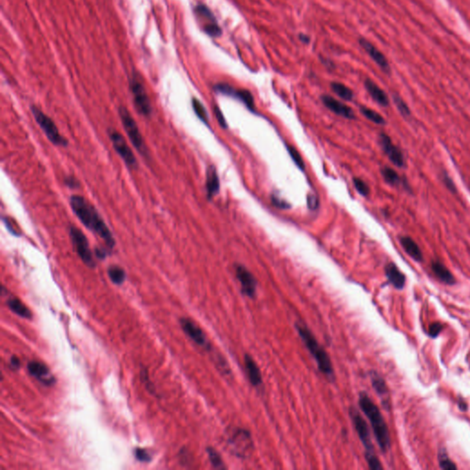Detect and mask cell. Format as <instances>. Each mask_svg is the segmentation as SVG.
Instances as JSON below:
<instances>
[{
    "mask_svg": "<svg viewBox=\"0 0 470 470\" xmlns=\"http://www.w3.org/2000/svg\"><path fill=\"white\" fill-rule=\"evenodd\" d=\"M134 455H135L136 459L140 462L147 463V462L151 461V457H150V455L148 454V452H147L145 449L136 448L135 451H134Z\"/></svg>",
    "mask_w": 470,
    "mask_h": 470,
    "instance_id": "74e56055",
    "label": "cell"
},
{
    "mask_svg": "<svg viewBox=\"0 0 470 470\" xmlns=\"http://www.w3.org/2000/svg\"><path fill=\"white\" fill-rule=\"evenodd\" d=\"M130 89L133 95V104L138 113L148 118L153 113L151 101L145 87L137 76H133L130 80Z\"/></svg>",
    "mask_w": 470,
    "mask_h": 470,
    "instance_id": "ba28073f",
    "label": "cell"
},
{
    "mask_svg": "<svg viewBox=\"0 0 470 470\" xmlns=\"http://www.w3.org/2000/svg\"><path fill=\"white\" fill-rule=\"evenodd\" d=\"M69 204L79 220L92 233L101 237L105 242L106 247L112 250L116 245L114 236L96 208L84 196L78 195L71 196Z\"/></svg>",
    "mask_w": 470,
    "mask_h": 470,
    "instance_id": "6da1fadb",
    "label": "cell"
},
{
    "mask_svg": "<svg viewBox=\"0 0 470 470\" xmlns=\"http://www.w3.org/2000/svg\"><path fill=\"white\" fill-rule=\"evenodd\" d=\"M393 101H394V103L395 105L397 107L398 110L401 112V114L404 117H409L411 116V110L409 109V107L407 105L406 103L404 102V101L402 100V97L400 96H398L396 94L393 95Z\"/></svg>",
    "mask_w": 470,
    "mask_h": 470,
    "instance_id": "e575fe53",
    "label": "cell"
},
{
    "mask_svg": "<svg viewBox=\"0 0 470 470\" xmlns=\"http://www.w3.org/2000/svg\"><path fill=\"white\" fill-rule=\"evenodd\" d=\"M214 113L215 116H216V119L218 120L219 125L224 129L228 128V124L226 122V119L224 118V114H222L221 110H219L218 106H214Z\"/></svg>",
    "mask_w": 470,
    "mask_h": 470,
    "instance_id": "7bdbcfd3",
    "label": "cell"
},
{
    "mask_svg": "<svg viewBox=\"0 0 470 470\" xmlns=\"http://www.w3.org/2000/svg\"><path fill=\"white\" fill-rule=\"evenodd\" d=\"M379 144L382 148L385 155L388 156V159L391 161L392 164H395L398 167L404 166V156L402 155V151L393 143L391 139L385 133L379 134Z\"/></svg>",
    "mask_w": 470,
    "mask_h": 470,
    "instance_id": "5bb4252c",
    "label": "cell"
},
{
    "mask_svg": "<svg viewBox=\"0 0 470 470\" xmlns=\"http://www.w3.org/2000/svg\"><path fill=\"white\" fill-rule=\"evenodd\" d=\"M296 329L300 337L302 338V342H304L307 349L314 358L319 371L326 378L330 379H334V370L331 358L324 347L317 341L311 330L307 328L305 325L300 324H296Z\"/></svg>",
    "mask_w": 470,
    "mask_h": 470,
    "instance_id": "3957f363",
    "label": "cell"
},
{
    "mask_svg": "<svg viewBox=\"0 0 470 470\" xmlns=\"http://www.w3.org/2000/svg\"><path fill=\"white\" fill-rule=\"evenodd\" d=\"M354 186L361 196H366L369 194L370 189L368 185L360 178H355L353 179Z\"/></svg>",
    "mask_w": 470,
    "mask_h": 470,
    "instance_id": "8d00e7d4",
    "label": "cell"
},
{
    "mask_svg": "<svg viewBox=\"0 0 470 470\" xmlns=\"http://www.w3.org/2000/svg\"><path fill=\"white\" fill-rule=\"evenodd\" d=\"M108 275L109 278L112 283L115 285H121L125 281L126 279V274L120 266L119 265H111L108 269Z\"/></svg>",
    "mask_w": 470,
    "mask_h": 470,
    "instance_id": "83f0119b",
    "label": "cell"
},
{
    "mask_svg": "<svg viewBox=\"0 0 470 470\" xmlns=\"http://www.w3.org/2000/svg\"><path fill=\"white\" fill-rule=\"evenodd\" d=\"M458 406H459V409H460L461 411H466V410H467V405H466L465 401H463L462 399H460V400L458 401Z\"/></svg>",
    "mask_w": 470,
    "mask_h": 470,
    "instance_id": "681fc988",
    "label": "cell"
},
{
    "mask_svg": "<svg viewBox=\"0 0 470 470\" xmlns=\"http://www.w3.org/2000/svg\"><path fill=\"white\" fill-rule=\"evenodd\" d=\"M10 366L13 369H18L20 366V361L18 358V356H13L10 358Z\"/></svg>",
    "mask_w": 470,
    "mask_h": 470,
    "instance_id": "7dc6e473",
    "label": "cell"
},
{
    "mask_svg": "<svg viewBox=\"0 0 470 470\" xmlns=\"http://www.w3.org/2000/svg\"><path fill=\"white\" fill-rule=\"evenodd\" d=\"M358 402L361 410L369 420L380 450L383 453L387 452L390 448V436L388 426L379 411V407L375 404L374 402L365 393H361Z\"/></svg>",
    "mask_w": 470,
    "mask_h": 470,
    "instance_id": "7a4b0ae2",
    "label": "cell"
},
{
    "mask_svg": "<svg viewBox=\"0 0 470 470\" xmlns=\"http://www.w3.org/2000/svg\"><path fill=\"white\" fill-rule=\"evenodd\" d=\"M69 235L71 242L73 243V249L77 252L80 259L83 261V263L88 267L94 268L96 266V263L89 248V242L87 241L86 235L79 229L73 225L69 228Z\"/></svg>",
    "mask_w": 470,
    "mask_h": 470,
    "instance_id": "9c48e42d",
    "label": "cell"
},
{
    "mask_svg": "<svg viewBox=\"0 0 470 470\" xmlns=\"http://www.w3.org/2000/svg\"><path fill=\"white\" fill-rule=\"evenodd\" d=\"M108 134L110 142H112V146L114 148L115 151L119 155V157L123 160L125 164L130 169H137V159L132 151L131 147L129 146L126 140L122 136V134L117 132L114 129L110 128L108 130Z\"/></svg>",
    "mask_w": 470,
    "mask_h": 470,
    "instance_id": "30bf717a",
    "label": "cell"
},
{
    "mask_svg": "<svg viewBox=\"0 0 470 470\" xmlns=\"http://www.w3.org/2000/svg\"><path fill=\"white\" fill-rule=\"evenodd\" d=\"M228 443L236 457L246 458L254 448L251 434L243 428H233L228 434Z\"/></svg>",
    "mask_w": 470,
    "mask_h": 470,
    "instance_id": "52a82bcc",
    "label": "cell"
},
{
    "mask_svg": "<svg viewBox=\"0 0 470 470\" xmlns=\"http://www.w3.org/2000/svg\"><path fill=\"white\" fill-rule=\"evenodd\" d=\"M371 381H372V386L375 388L376 392L379 394L380 397L382 398L384 403H387L385 399H388V390L387 388V385L385 383L384 380L379 374L377 373H372L371 374Z\"/></svg>",
    "mask_w": 470,
    "mask_h": 470,
    "instance_id": "d4e9b609",
    "label": "cell"
},
{
    "mask_svg": "<svg viewBox=\"0 0 470 470\" xmlns=\"http://www.w3.org/2000/svg\"><path fill=\"white\" fill-rule=\"evenodd\" d=\"M194 11L199 18L206 21L204 25L209 24V23L217 22V19L215 18L214 15L206 5H196Z\"/></svg>",
    "mask_w": 470,
    "mask_h": 470,
    "instance_id": "484cf974",
    "label": "cell"
},
{
    "mask_svg": "<svg viewBox=\"0 0 470 470\" xmlns=\"http://www.w3.org/2000/svg\"><path fill=\"white\" fill-rule=\"evenodd\" d=\"M244 366L247 378L254 387H259L263 383V377L260 368L255 359L250 355H244Z\"/></svg>",
    "mask_w": 470,
    "mask_h": 470,
    "instance_id": "ac0fdd59",
    "label": "cell"
},
{
    "mask_svg": "<svg viewBox=\"0 0 470 470\" xmlns=\"http://www.w3.org/2000/svg\"><path fill=\"white\" fill-rule=\"evenodd\" d=\"M287 150H288V155L292 158L293 162L296 164L298 167L301 169V170H304V168H305L304 161L302 159V156H301V154L298 152L297 149L291 146V145H287Z\"/></svg>",
    "mask_w": 470,
    "mask_h": 470,
    "instance_id": "d6a6232c",
    "label": "cell"
},
{
    "mask_svg": "<svg viewBox=\"0 0 470 470\" xmlns=\"http://www.w3.org/2000/svg\"><path fill=\"white\" fill-rule=\"evenodd\" d=\"M307 201H308V207L311 209V210H316L318 207H319V200L318 197L313 195V194H310L308 197H307Z\"/></svg>",
    "mask_w": 470,
    "mask_h": 470,
    "instance_id": "f6af8a7d",
    "label": "cell"
},
{
    "mask_svg": "<svg viewBox=\"0 0 470 470\" xmlns=\"http://www.w3.org/2000/svg\"><path fill=\"white\" fill-rule=\"evenodd\" d=\"M321 101H323V103L327 109H329L331 111H333V113L341 116L342 118H345V119H353L356 118V115L354 113V111H353L351 108H349L348 106L343 104L340 101H338L335 98H333L332 96L324 95V96H321Z\"/></svg>",
    "mask_w": 470,
    "mask_h": 470,
    "instance_id": "2e32d148",
    "label": "cell"
},
{
    "mask_svg": "<svg viewBox=\"0 0 470 470\" xmlns=\"http://www.w3.org/2000/svg\"><path fill=\"white\" fill-rule=\"evenodd\" d=\"M64 184L66 187H68L69 188L71 189H73V188H79L81 184L78 181L77 178H75L73 176H67L65 177L64 179Z\"/></svg>",
    "mask_w": 470,
    "mask_h": 470,
    "instance_id": "b9f144b4",
    "label": "cell"
},
{
    "mask_svg": "<svg viewBox=\"0 0 470 470\" xmlns=\"http://www.w3.org/2000/svg\"><path fill=\"white\" fill-rule=\"evenodd\" d=\"M33 118L36 120L37 124L41 127L47 139L56 146L66 147L68 145V141L60 133L56 124L49 116L42 112L36 106L31 107Z\"/></svg>",
    "mask_w": 470,
    "mask_h": 470,
    "instance_id": "8992f818",
    "label": "cell"
},
{
    "mask_svg": "<svg viewBox=\"0 0 470 470\" xmlns=\"http://www.w3.org/2000/svg\"><path fill=\"white\" fill-rule=\"evenodd\" d=\"M192 108H193L194 112L196 113V117L201 119L203 123H205L206 125L209 126V116L207 113L205 107L196 97H194L192 100Z\"/></svg>",
    "mask_w": 470,
    "mask_h": 470,
    "instance_id": "f546056e",
    "label": "cell"
},
{
    "mask_svg": "<svg viewBox=\"0 0 470 470\" xmlns=\"http://www.w3.org/2000/svg\"><path fill=\"white\" fill-rule=\"evenodd\" d=\"M7 304L10 309V311H13L14 313L25 319H32V311L29 310V308L20 300H18L17 298H10L9 300H8Z\"/></svg>",
    "mask_w": 470,
    "mask_h": 470,
    "instance_id": "cb8c5ba5",
    "label": "cell"
},
{
    "mask_svg": "<svg viewBox=\"0 0 470 470\" xmlns=\"http://www.w3.org/2000/svg\"><path fill=\"white\" fill-rule=\"evenodd\" d=\"M385 273L389 283L397 289H402L406 283V277L394 263H388L385 267Z\"/></svg>",
    "mask_w": 470,
    "mask_h": 470,
    "instance_id": "d6986e66",
    "label": "cell"
},
{
    "mask_svg": "<svg viewBox=\"0 0 470 470\" xmlns=\"http://www.w3.org/2000/svg\"><path fill=\"white\" fill-rule=\"evenodd\" d=\"M442 330H443V324L440 323H434L430 325L428 333L432 338L437 337L440 333L442 332Z\"/></svg>",
    "mask_w": 470,
    "mask_h": 470,
    "instance_id": "ab89813d",
    "label": "cell"
},
{
    "mask_svg": "<svg viewBox=\"0 0 470 470\" xmlns=\"http://www.w3.org/2000/svg\"><path fill=\"white\" fill-rule=\"evenodd\" d=\"M207 453H208V456H209L210 464L214 468H216V469H225L226 468L220 455H219L218 451L215 450L214 448H207Z\"/></svg>",
    "mask_w": 470,
    "mask_h": 470,
    "instance_id": "4dcf8cb0",
    "label": "cell"
},
{
    "mask_svg": "<svg viewBox=\"0 0 470 470\" xmlns=\"http://www.w3.org/2000/svg\"><path fill=\"white\" fill-rule=\"evenodd\" d=\"M359 44L383 72L386 73H390V66L388 64V60L386 59L385 55L379 49H377L370 41L365 40L364 38H361L359 40Z\"/></svg>",
    "mask_w": 470,
    "mask_h": 470,
    "instance_id": "9a60e30c",
    "label": "cell"
},
{
    "mask_svg": "<svg viewBox=\"0 0 470 470\" xmlns=\"http://www.w3.org/2000/svg\"><path fill=\"white\" fill-rule=\"evenodd\" d=\"M299 38H300L301 41H302V42H303V43H305V44L309 43V42L311 41L310 37L308 36V35H306V34H303V33H301V34L299 35Z\"/></svg>",
    "mask_w": 470,
    "mask_h": 470,
    "instance_id": "c3c4849f",
    "label": "cell"
},
{
    "mask_svg": "<svg viewBox=\"0 0 470 470\" xmlns=\"http://www.w3.org/2000/svg\"><path fill=\"white\" fill-rule=\"evenodd\" d=\"M206 190H207V196L209 200H211L219 191V176L213 165H210L207 169Z\"/></svg>",
    "mask_w": 470,
    "mask_h": 470,
    "instance_id": "ffe728a7",
    "label": "cell"
},
{
    "mask_svg": "<svg viewBox=\"0 0 470 470\" xmlns=\"http://www.w3.org/2000/svg\"><path fill=\"white\" fill-rule=\"evenodd\" d=\"M110 252L111 250H110L108 247H96L95 255H96V258L103 260L110 255Z\"/></svg>",
    "mask_w": 470,
    "mask_h": 470,
    "instance_id": "ee69618b",
    "label": "cell"
},
{
    "mask_svg": "<svg viewBox=\"0 0 470 470\" xmlns=\"http://www.w3.org/2000/svg\"><path fill=\"white\" fill-rule=\"evenodd\" d=\"M214 90L218 92L219 94H222L225 96H232L236 98L238 101L242 102L244 105L246 106L247 109L255 112L256 111V107H255V100L254 96L252 95L251 92L247 89H235L234 87L230 86L226 83H219L215 85Z\"/></svg>",
    "mask_w": 470,
    "mask_h": 470,
    "instance_id": "8fae6325",
    "label": "cell"
},
{
    "mask_svg": "<svg viewBox=\"0 0 470 470\" xmlns=\"http://www.w3.org/2000/svg\"><path fill=\"white\" fill-rule=\"evenodd\" d=\"M400 242L402 244V248L404 249V251L406 252L413 260H415L416 262L423 261L424 259L423 252L412 238L409 237V236H402L400 239Z\"/></svg>",
    "mask_w": 470,
    "mask_h": 470,
    "instance_id": "603a6c76",
    "label": "cell"
},
{
    "mask_svg": "<svg viewBox=\"0 0 470 470\" xmlns=\"http://www.w3.org/2000/svg\"><path fill=\"white\" fill-rule=\"evenodd\" d=\"M203 31L206 34H208L209 36L212 37V38H218V37L221 36L222 34L221 28L219 27V24L217 22L209 23V24L203 25Z\"/></svg>",
    "mask_w": 470,
    "mask_h": 470,
    "instance_id": "836d02e7",
    "label": "cell"
},
{
    "mask_svg": "<svg viewBox=\"0 0 470 470\" xmlns=\"http://www.w3.org/2000/svg\"><path fill=\"white\" fill-rule=\"evenodd\" d=\"M180 325L182 327L183 331L188 337L191 339L193 342H196L197 345L205 348L208 351L211 350V347H210L208 339L206 337L205 333L193 320L182 318L180 319Z\"/></svg>",
    "mask_w": 470,
    "mask_h": 470,
    "instance_id": "7c38bea8",
    "label": "cell"
},
{
    "mask_svg": "<svg viewBox=\"0 0 470 470\" xmlns=\"http://www.w3.org/2000/svg\"><path fill=\"white\" fill-rule=\"evenodd\" d=\"M3 221H4L5 224H6V227L9 230V233H12L15 236H20V235H21L18 230H16V229H14L13 227H12V225H11L12 222H11V220H10L8 217H3Z\"/></svg>",
    "mask_w": 470,
    "mask_h": 470,
    "instance_id": "bcb514c9",
    "label": "cell"
},
{
    "mask_svg": "<svg viewBox=\"0 0 470 470\" xmlns=\"http://www.w3.org/2000/svg\"><path fill=\"white\" fill-rule=\"evenodd\" d=\"M271 201H272L273 205L276 206L279 209H281V210H286V209L290 208V205L288 204L287 201H283L282 199H280V197L276 196V195H273V196H271Z\"/></svg>",
    "mask_w": 470,
    "mask_h": 470,
    "instance_id": "60d3db41",
    "label": "cell"
},
{
    "mask_svg": "<svg viewBox=\"0 0 470 470\" xmlns=\"http://www.w3.org/2000/svg\"><path fill=\"white\" fill-rule=\"evenodd\" d=\"M381 175L383 177L384 180L391 186H399L403 183L402 178L398 175L397 172L394 169L388 167V166H385L381 169Z\"/></svg>",
    "mask_w": 470,
    "mask_h": 470,
    "instance_id": "f1b7e54d",
    "label": "cell"
},
{
    "mask_svg": "<svg viewBox=\"0 0 470 470\" xmlns=\"http://www.w3.org/2000/svg\"><path fill=\"white\" fill-rule=\"evenodd\" d=\"M235 275L238 281L241 284L242 292L250 299L256 297V280L254 275L246 267L241 265L235 266Z\"/></svg>",
    "mask_w": 470,
    "mask_h": 470,
    "instance_id": "4fadbf2b",
    "label": "cell"
},
{
    "mask_svg": "<svg viewBox=\"0 0 470 470\" xmlns=\"http://www.w3.org/2000/svg\"><path fill=\"white\" fill-rule=\"evenodd\" d=\"M442 180H443L444 186L447 187L449 191L453 192V193L457 192V187H456L455 183H454L452 178L449 177V175L447 172H443V174H442Z\"/></svg>",
    "mask_w": 470,
    "mask_h": 470,
    "instance_id": "f35d334b",
    "label": "cell"
},
{
    "mask_svg": "<svg viewBox=\"0 0 470 470\" xmlns=\"http://www.w3.org/2000/svg\"><path fill=\"white\" fill-rule=\"evenodd\" d=\"M331 88L338 96H340L342 100L344 101H350L354 97V93L352 91L349 87L344 86L343 84L338 82H333L331 84Z\"/></svg>",
    "mask_w": 470,
    "mask_h": 470,
    "instance_id": "4316f807",
    "label": "cell"
},
{
    "mask_svg": "<svg viewBox=\"0 0 470 470\" xmlns=\"http://www.w3.org/2000/svg\"><path fill=\"white\" fill-rule=\"evenodd\" d=\"M439 465L442 469L450 470L457 469V466L456 464H454L452 460L448 457L447 454H443V452L440 453L439 455Z\"/></svg>",
    "mask_w": 470,
    "mask_h": 470,
    "instance_id": "d590c367",
    "label": "cell"
},
{
    "mask_svg": "<svg viewBox=\"0 0 470 470\" xmlns=\"http://www.w3.org/2000/svg\"><path fill=\"white\" fill-rule=\"evenodd\" d=\"M119 116L124 130L128 135L129 140L131 141L134 148L142 156L146 157L148 156L147 147L143 137H142V133L138 127L137 122L135 121V119H133L130 111L123 106H120L119 108Z\"/></svg>",
    "mask_w": 470,
    "mask_h": 470,
    "instance_id": "5b68a950",
    "label": "cell"
},
{
    "mask_svg": "<svg viewBox=\"0 0 470 470\" xmlns=\"http://www.w3.org/2000/svg\"><path fill=\"white\" fill-rule=\"evenodd\" d=\"M361 113L365 116V118L369 119L370 121L378 124V125H384L386 124V120L384 119L381 115L378 113L377 111L368 109L366 107H361Z\"/></svg>",
    "mask_w": 470,
    "mask_h": 470,
    "instance_id": "1f68e13d",
    "label": "cell"
},
{
    "mask_svg": "<svg viewBox=\"0 0 470 470\" xmlns=\"http://www.w3.org/2000/svg\"><path fill=\"white\" fill-rule=\"evenodd\" d=\"M365 87L371 97L378 104L382 106V107H388V104H389V101H388L387 94L376 83L373 82L370 79H366L365 81Z\"/></svg>",
    "mask_w": 470,
    "mask_h": 470,
    "instance_id": "44dd1931",
    "label": "cell"
},
{
    "mask_svg": "<svg viewBox=\"0 0 470 470\" xmlns=\"http://www.w3.org/2000/svg\"><path fill=\"white\" fill-rule=\"evenodd\" d=\"M349 415L351 417L352 422L354 424L356 433L358 434V437L360 438L361 442L365 447V459H366L369 468L373 470L382 469L383 467L381 466L379 458L376 457V454H375L373 443L370 437L369 429H368L366 422L364 420V418L361 416L360 413L354 408L350 409Z\"/></svg>",
    "mask_w": 470,
    "mask_h": 470,
    "instance_id": "277c9868",
    "label": "cell"
},
{
    "mask_svg": "<svg viewBox=\"0 0 470 470\" xmlns=\"http://www.w3.org/2000/svg\"><path fill=\"white\" fill-rule=\"evenodd\" d=\"M431 268L435 277L447 285H454L456 283V279L454 278L450 270L448 269L446 265L439 261H433L431 264Z\"/></svg>",
    "mask_w": 470,
    "mask_h": 470,
    "instance_id": "7402d4cb",
    "label": "cell"
},
{
    "mask_svg": "<svg viewBox=\"0 0 470 470\" xmlns=\"http://www.w3.org/2000/svg\"><path fill=\"white\" fill-rule=\"evenodd\" d=\"M28 370L32 377L40 380L41 383L45 384V385H52L55 383V379L51 374L50 370L41 362L31 361L28 364Z\"/></svg>",
    "mask_w": 470,
    "mask_h": 470,
    "instance_id": "e0dca14e",
    "label": "cell"
}]
</instances>
